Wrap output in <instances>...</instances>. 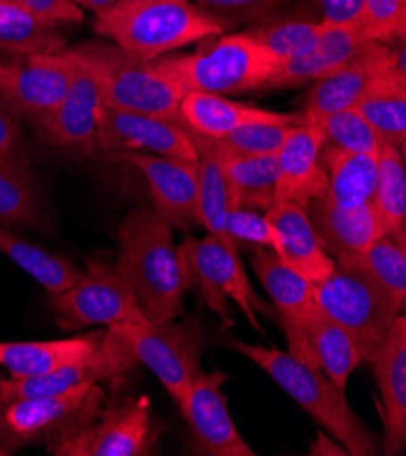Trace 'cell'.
Returning a JSON list of instances; mask_svg holds the SVG:
<instances>
[{
    "mask_svg": "<svg viewBox=\"0 0 406 456\" xmlns=\"http://www.w3.org/2000/svg\"><path fill=\"white\" fill-rule=\"evenodd\" d=\"M264 215L272 222L279 237V258L283 262L311 284H319L330 277L336 260L325 249L306 208L294 202H278L274 208L264 211Z\"/></svg>",
    "mask_w": 406,
    "mask_h": 456,
    "instance_id": "23",
    "label": "cell"
},
{
    "mask_svg": "<svg viewBox=\"0 0 406 456\" xmlns=\"http://www.w3.org/2000/svg\"><path fill=\"white\" fill-rule=\"evenodd\" d=\"M372 206L385 233L406 246L404 153L390 144H383L377 157V182Z\"/></svg>",
    "mask_w": 406,
    "mask_h": 456,
    "instance_id": "34",
    "label": "cell"
},
{
    "mask_svg": "<svg viewBox=\"0 0 406 456\" xmlns=\"http://www.w3.org/2000/svg\"><path fill=\"white\" fill-rule=\"evenodd\" d=\"M120 330L137 362L157 377L177 405L183 403L203 371L201 358L206 337L201 326L171 318L143 326L120 324Z\"/></svg>",
    "mask_w": 406,
    "mask_h": 456,
    "instance_id": "9",
    "label": "cell"
},
{
    "mask_svg": "<svg viewBox=\"0 0 406 456\" xmlns=\"http://www.w3.org/2000/svg\"><path fill=\"white\" fill-rule=\"evenodd\" d=\"M12 71V62H0V86H3Z\"/></svg>",
    "mask_w": 406,
    "mask_h": 456,
    "instance_id": "48",
    "label": "cell"
},
{
    "mask_svg": "<svg viewBox=\"0 0 406 456\" xmlns=\"http://www.w3.org/2000/svg\"><path fill=\"white\" fill-rule=\"evenodd\" d=\"M180 265H183L186 288H197L206 305L219 316L224 328H234L236 321L228 309L232 298L250 326L264 335L255 311L272 316L269 307L253 293L239 251L230 249L211 235L204 239L186 237L177 246Z\"/></svg>",
    "mask_w": 406,
    "mask_h": 456,
    "instance_id": "7",
    "label": "cell"
},
{
    "mask_svg": "<svg viewBox=\"0 0 406 456\" xmlns=\"http://www.w3.org/2000/svg\"><path fill=\"white\" fill-rule=\"evenodd\" d=\"M250 265L272 300L278 321L302 326L321 313V307L315 300V284L299 275L274 251L257 248L252 253Z\"/></svg>",
    "mask_w": 406,
    "mask_h": 456,
    "instance_id": "26",
    "label": "cell"
},
{
    "mask_svg": "<svg viewBox=\"0 0 406 456\" xmlns=\"http://www.w3.org/2000/svg\"><path fill=\"white\" fill-rule=\"evenodd\" d=\"M394 66L404 68L402 45L392 48L390 44H370L350 62L311 84L301 111L302 124H318L332 113L355 108L370 84Z\"/></svg>",
    "mask_w": 406,
    "mask_h": 456,
    "instance_id": "14",
    "label": "cell"
},
{
    "mask_svg": "<svg viewBox=\"0 0 406 456\" xmlns=\"http://www.w3.org/2000/svg\"><path fill=\"white\" fill-rule=\"evenodd\" d=\"M115 157L141 171L148 182L155 211L168 224L180 230L197 224V160L148 153H115Z\"/></svg>",
    "mask_w": 406,
    "mask_h": 456,
    "instance_id": "17",
    "label": "cell"
},
{
    "mask_svg": "<svg viewBox=\"0 0 406 456\" xmlns=\"http://www.w3.org/2000/svg\"><path fill=\"white\" fill-rule=\"evenodd\" d=\"M115 265L129 282L148 322L185 314L188 288L171 224L155 209L135 208L120 222Z\"/></svg>",
    "mask_w": 406,
    "mask_h": 456,
    "instance_id": "1",
    "label": "cell"
},
{
    "mask_svg": "<svg viewBox=\"0 0 406 456\" xmlns=\"http://www.w3.org/2000/svg\"><path fill=\"white\" fill-rule=\"evenodd\" d=\"M137 363L139 362L135 358L120 326H113L103 333L92 353L66 363L52 373L0 380V402L52 396L86 384H99L131 371Z\"/></svg>",
    "mask_w": 406,
    "mask_h": 456,
    "instance_id": "12",
    "label": "cell"
},
{
    "mask_svg": "<svg viewBox=\"0 0 406 456\" xmlns=\"http://www.w3.org/2000/svg\"><path fill=\"white\" fill-rule=\"evenodd\" d=\"M319 6L323 24L359 28L365 12V0H319Z\"/></svg>",
    "mask_w": 406,
    "mask_h": 456,
    "instance_id": "45",
    "label": "cell"
},
{
    "mask_svg": "<svg viewBox=\"0 0 406 456\" xmlns=\"http://www.w3.org/2000/svg\"><path fill=\"white\" fill-rule=\"evenodd\" d=\"M99 86L104 108L180 120V91L152 62L128 57L108 40H92L64 50Z\"/></svg>",
    "mask_w": 406,
    "mask_h": 456,
    "instance_id": "5",
    "label": "cell"
},
{
    "mask_svg": "<svg viewBox=\"0 0 406 456\" xmlns=\"http://www.w3.org/2000/svg\"><path fill=\"white\" fill-rule=\"evenodd\" d=\"M180 122L195 134L206 136V139H222L228 133L257 122L266 124H286L297 126L302 124L301 113H278L269 110H261L255 106L234 102L222 95L197 94L188 91L183 95L178 106Z\"/></svg>",
    "mask_w": 406,
    "mask_h": 456,
    "instance_id": "24",
    "label": "cell"
},
{
    "mask_svg": "<svg viewBox=\"0 0 406 456\" xmlns=\"http://www.w3.org/2000/svg\"><path fill=\"white\" fill-rule=\"evenodd\" d=\"M318 124L323 129L325 144L339 151L379 153L383 148L381 136L355 108L332 113Z\"/></svg>",
    "mask_w": 406,
    "mask_h": 456,
    "instance_id": "38",
    "label": "cell"
},
{
    "mask_svg": "<svg viewBox=\"0 0 406 456\" xmlns=\"http://www.w3.org/2000/svg\"><path fill=\"white\" fill-rule=\"evenodd\" d=\"M101 337L103 331H89L59 340L0 342V366L12 373V379L46 375L92 353Z\"/></svg>",
    "mask_w": 406,
    "mask_h": 456,
    "instance_id": "28",
    "label": "cell"
},
{
    "mask_svg": "<svg viewBox=\"0 0 406 456\" xmlns=\"http://www.w3.org/2000/svg\"><path fill=\"white\" fill-rule=\"evenodd\" d=\"M0 255L24 269L52 295L70 289L84 277V273L70 260L42 249L24 237L8 232L3 225H0Z\"/></svg>",
    "mask_w": 406,
    "mask_h": 456,
    "instance_id": "33",
    "label": "cell"
},
{
    "mask_svg": "<svg viewBox=\"0 0 406 456\" xmlns=\"http://www.w3.org/2000/svg\"><path fill=\"white\" fill-rule=\"evenodd\" d=\"M95 146L106 153H148L197 160L192 133L175 118L101 108Z\"/></svg>",
    "mask_w": 406,
    "mask_h": 456,
    "instance_id": "13",
    "label": "cell"
},
{
    "mask_svg": "<svg viewBox=\"0 0 406 456\" xmlns=\"http://www.w3.org/2000/svg\"><path fill=\"white\" fill-rule=\"evenodd\" d=\"M334 260L330 277L315 284V300L355 340L363 362L372 363L402 311L353 255H337Z\"/></svg>",
    "mask_w": 406,
    "mask_h": 456,
    "instance_id": "6",
    "label": "cell"
},
{
    "mask_svg": "<svg viewBox=\"0 0 406 456\" xmlns=\"http://www.w3.org/2000/svg\"><path fill=\"white\" fill-rule=\"evenodd\" d=\"M192 136L197 148V224H201L208 235L215 237L224 246L239 251V244H236L227 232L230 191L222 151L211 139L195 133H192Z\"/></svg>",
    "mask_w": 406,
    "mask_h": 456,
    "instance_id": "27",
    "label": "cell"
},
{
    "mask_svg": "<svg viewBox=\"0 0 406 456\" xmlns=\"http://www.w3.org/2000/svg\"><path fill=\"white\" fill-rule=\"evenodd\" d=\"M325 134L319 124H297L288 129L278 153L279 160V202H294L308 208L325 199L328 173L321 164Z\"/></svg>",
    "mask_w": 406,
    "mask_h": 456,
    "instance_id": "19",
    "label": "cell"
},
{
    "mask_svg": "<svg viewBox=\"0 0 406 456\" xmlns=\"http://www.w3.org/2000/svg\"><path fill=\"white\" fill-rule=\"evenodd\" d=\"M0 222L33 227L42 222V200L22 159L0 157Z\"/></svg>",
    "mask_w": 406,
    "mask_h": 456,
    "instance_id": "35",
    "label": "cell"
},
{
    "mask_svg": "<svg viewBox=\"0 0 406 456\" xmlns=\"http://www.w3.org/2000/svg\"><path fill=\"white\" fill-rule=\"evenodd\" d=\"M64 50L66 38L57 26L44 22L22 0H0V53L22 59Z\"/></svg>",
    "mask_w": 406,
    "mask_h": 456,
    "instance_id": "30",
    "label": "cell"
},
{
    "mask_svg": "<svg viewBox=\"0 0 406 456\" xmlns=\"http://www.w3.org/2000/svg\"><path fill=\"white\" fill-rule=\"evenodd\" d=\"M73 3L84 12H92L95 17L108 13L110 10H113L117 4H120L122 0H73Z\"/></svg>",
    "mask_w": 406,
    "mask_h": 456,
    "instance_id": "46",
    "label": "cell"
},
{
    "mask_svg": "<svg viewBox=\"0 0 406 456\" xmlns=\"http://www.w3.org/2000/svg\"><path fill=\"white\" fill-rule=\"evenodd\" d=\"M227 380L228 375L220 370L201 371L178 409L194 433L201 454L255 456L257 452L243 438L230 415L228 398L222 391Z\"/></svg>",
    "mask_w": 406,
    "mask_h": 456,
    "instance_id": "15",
    "label": "cell"
},
{
    "mask_svg": "<svg viewBox=\"0 0 406 456\" xmlns=\"http://www.w3.org/2000/svg\"><path fill=\"white\" fill-rule=\"evenodd\" d=\"M355 110L363 115L383 144H390L404 153L406 146V69L394 66L379 75Z\"/></svg>",
    "mask_w": 406,
    "mask_h": 456,
    "instance_id": "29",
    "label": "cell"
},
{
    "mask_svg": "<svg viewBox=\"0 0 406 456\" xmlns=\"http://www.w3.org/2000/svg\"><path fill=\"white\" fill-rule=\"evenodd\" d=\"M325 24L321 19H279L272 17L250 26L244 33L255 38L279 66L302 57L318 42Z\"/></svg>",
    "mask_w": 406,
    "mask_h": 456,
    "instance_id": "36",
    "label": "cell"
},
{
    "mask_svg": "<svg viewBox=\"0 0 406 456\" xmlns=\"http://www.w3.org/2000/svg\"><path fill=\"white\" fill-rule=\"evenodd\" d=\"M192 3L211 17L224 31L243 24H259L278 17L292 0H192Z\"/></svg>",
    "mask_w": 406,
    "mask_h": 456,
    "instance_id": "39",
    "label": "cell"
},
{
    "mask_svg": "<svg viewBox=\"0 0 406 456\" xmlns=\"http://www.w3.org/2000/svg\"><path fill=\"white\" fill-rule=\"evenodd\" d=\"M383 400L381 454L397 456L406 447V321L399 314L372 360Z\"/></svg>",
    "mask_w": 406,
    "mask_h": 456,
    "instance_id": "20",
    "label": "cell"
},
{
    "mask_svg": "<svg viewBox=\"0 0 406 456\" xmlns=\"http://www.w3.org/2000/svg\"><path fill=\"white\" fill-rule=\"evenodd\" d=\"M52 297L62 331L148 322L120 269L106 260H89L87 273L75 286Z\"/></svg>",
    "mask_w": 406,
    "mask_h": 456,
    "instance_id": "10",
    "label": "cell"
},
{
    "mask_svg": "<svg viewBox=\"0 0 406 456\" xmlns=\"http://www.w3.org/2000/svg\"><path fill=\"white\" fill-rule=\"evenodd\" d=\"M359 31L381 44H394L406 35V0H365Z\"/></svg>",
    "mask_w": 406,
    "mask_h": 456,
    "instance_id": "41",
    "label": "cell"
},
{
    "mask_svg": "<svg viewBox=\"0 0 406 456\" xmlns=\"http://www.w3.org/2000/svg\"><path fill=\"white\" fill-rule=\"evenodd\" d=\"M183 94L241 95L262 89L279 62L248 33L217 35L190 55H164L152 62Z\"/></svg>",
    "mask_w": 406,
    "mask_h": 456,
    "instance_id": "4",
    "label": "cell"
},
{
    "mask_svg": "<svg viewBox=\"0 0 406 456\" xmlns=\"http://www.w3.org/2000/svg\"><path fill=\"white\" fill-rule=\"evenodd\" d=\"M286 335L290 354L321 370L339 389H346L350 375L363 363L355 340L323 311L302 326L278 321Z\"/></svg>",
    "mask_w": 406,
    "mask_h": 456,
    "instance_id": "18",
    "label": "cell"
},
{
    "mask_svg": "<svg viewBox=\"0 0 406 456\" xmlns=\"http://www.w3.org/2000/svg\"><path fill=\"white\" fill-rule=\"evenodd\" d=\"M75 71V62L61 53L29 55L12 62V71L0 91L21 117L40 122L66 95Z\"/></svg>",
    "mask_w": 406,
    "mask_h": 456,
    "instance_id": "16",
    "label": "cell"
},
{
    "mask_svg": "<svg viewBox=\"0 0 406 456\" xmlns=\"http://www.w3.org/2000/svg\"><path fill=\"white\" fill-rule=\"evenodd\" d=\"M306 209L315 232L332 256L360 255L379 237L386 235L372 202L357 208H341L319 199Z\"/></svg>",
    "mask_w": 406,
    "mask_h": 456,
    "instance_id": "25",
    "label": "cell"
},
{
    "mask_svg": "<svg viewBox=\"0 0 406 456\" xmlns=\"http://www.w3.org/2000/svg\"><path fill=\"white\" fill-rule=\"evenodd\" d=\"M372 279L404 313L406 305V246L392 235L379 237L365 253L353 255Z\"/></svg>",
    "mask_w": 406,
    "mask_h": 456,
    "instance_id": "37",
    "label": "cell"
},
{
    "mask_svg": "<svg viewBox=\"0 0 406 456\" xmlns=\"http://www.w3.org/2000/svg\"><path fill=\"white\" fill-rule=\"evenodd\" d=\"M222 157L228 180L230 208L268 211L279 202L278 155L243 157L222 151Z\"/></svg>",
    "mask_w": 406,
    "mask_h": 456,
    "instance_id": "32",
    "label": "cell"
},
{
    "mask_svg": "<svg viewBox=\"0 0 406 456\" xmlns=\"http://www.w3.org/2000/svg\"><path fill=\"white\" fill-rule=\"evenodd\" d=\"M292 126L286 124H248L243 126L232 133H228L222 139L213 141L222 151L232 155H243V157H261V155H278L288 129Z\"/></svg>",
    "mask_w": 406,
    "mask_h": 456,
    "instance_id": "40",
    "label": "cell"
},
{
    "mask_svg": "<svg viewBox=\"0 0 406 456\" xmlns=\"http://www.w3.org/2000/svg\"><path fill=\"white\" fill-rule=\"evenodd\" d=\"M22 126L21 115L0 91V157L21 159Z\"/></svg>",
    "mask_w": 406,
    "mask_h": 456,
    "instance_id": "43",
    "label": "cell"
},
{
    "mask_svg": "<svg viewBox=\"0 0 406 456\" xmlns=\"http://www.w3.org/2000/svg\"><path fill=\"white\" fill-rule=\"evenodd\" d=\"M104 393L97 384L71 391L0 402V451H10L59 438L94 422ZM50 444V445H52Z\"/></svg>",
    "mask_w": 406,
    "mask_h": 456,
    "instance_id": "8",
    "label": "cell"
},
{
    "mask_svg": "<svg viewBox=\"0 0 406 456\" xmlns=\"http://www.w3.org/2000/svg\"><path fill=\"white\" fill-rule=\"evenodd\" d=\"M150 396L126 398L106 409L97 426L94 422L50 445L61 456H146L153 454Z\"/></svg>",
    "mask_w": 406,
    "mask_h": 456,
    "instance_id": "11",
    "label": "cell"
},
{
    "mask_svg": "<svg viewBox=\"0 0 406 456\" xmlns=\"http://www.w3.org/2000/svg\"><path fill=\"white\" fill-rule=\"evenodd\" d=\"M22 3L44 22L52 26L80 24L84 20V12L73 0H22Z\"/></svg>",
    "mask_w": 406,
    "mask_h": 456,
    "instance_id": "44",
    "label": "cell"
},
{
    "mask_svg": "<svg viewBox=\"0 0 406 456\" xmlns=\"http://www.w3.org/2000/svg\"><path fill=\"white\" fill-rule=\"evenodd\" d=\"M310 454H348V452L334 438H328L327 435H319V442L311 445V452Z\"/></svg>",
    "mask_w": 406,
    "mask_h": 456,
    "instance_id": "47",
    "label": "cell"
},
{
    "mask_svg": "<svg viewBox=\"0 0 406 456\" xmlns=\"http://www.w3.org/2000/svg\"><path fill=\"white\" fill-rule=\"evenodd\" d=\"M370 44H374V40L367 38L359 28L325 24L313 48L302 57L278 66L261 91L288 89L318 82L365 52Z\"/></svg>",
    "mask_w": 406,
    "mask_h": 456,
    "instance_id": "22",
    "label": "cell"
},
{
    "mask_svg": "<svg viewBox=\"0 0 406 456\" xmlns=\"http://www.w3.org/2000/svg\"><path fill=\"white\" fill-rule=\"evenodd\" d=\"M228 346L252 360L301 409L352 456L381 454L377 435L360 420L339 389L321 370L278 347H264L232 338Z\"/></svg>",
    "mask_w": 406,
    "mask_h": 456,
    "instance_id": "2",
    "label": "cell"
},
{
    "mask_svg": "<svg viewBox=\"0 0 406 456\" xmlns=\"http://www.w3.org/2000/svg\"><path fill=\"white\" fill-rule=\"evenodd\" d=\"M0 454H3V451H0Z\"/></svg>",
    "mask_w": 406,
    "mask_h": 456,
    "instance_id": "49",
    "label": "cell"
},
{
    "mask_svg": "<svg viewBox=\"0 0 406 456\" xmlns=\"http://www.w3.org/2000/svg\"><path fill=\"white\" fill-rule=\"evenodd\" d=\"M379 153H346L323 144L321 164L328 173L325 200L341 208L372 202Z\"/></svg>",
    "mask_w": 406,
    "mask_h": 456,
    "instance_id": "31",
    "label": "cell"
},
{
    "mask_svg": "<svg viewBox=\"0 0 406 456\" xmlns=\"http://www.w3.org/2000/svg\"><path fill=\"white\" fill-rule=\"evenodd\" d=\"M94 29L128 57L143 62L224 33L192 0H122L95 17Z\"/></svg>",
    "mask_w": 406,
    "mask_h": 456,
    "instance_id": "3",
    "label": "cell"
},
{
    "mask_svg": "<svg viewBox=\"0 0 406 456\" xmlns=\"http://www.w3.org/2000/svg\"><path fill=\"white\" fill-rule=\"evenodd\" d=\"M73 62L75 71L66 95L48 117L37 122L44 141L59 148H82L95 144L99 113L103 108L95 78L77 61Z\"/></svg>",
    "mask_w": 406,
    "mask_h": 456,
    "instance_id": "21",
    "label": "cell"
},
{
    "mask_svg": "<svg viewBox=\"0 0 406 456\" xmlns=\"http://www.w3.org/2000/svg\"><path fill=\"white\" fill-rule=\"evenodd\" d=\"M227 232L236 244H252L274 251L278 256H281L279 237L266 215H259L253 209L230 208L227 218Z\"/></svg>",
    "mask_w": 406,
    "mask_h": 456,
    "instance_id": "42",
    "label": "cell"
}]
</instances>
